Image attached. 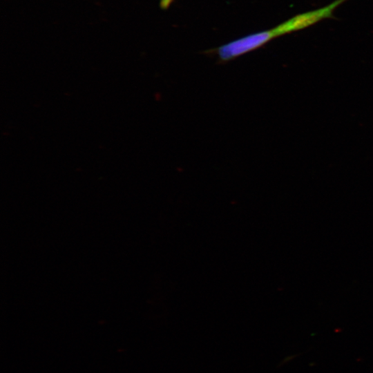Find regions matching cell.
Returning a JSON list of instances; mask_svg holds the SVG:
<instances>
[{
  "label": "cell",
  "mask_w": 373,
  "mask_h": 373,
  "mask_svg": "<svg viewBox=\"0 0 373 373\" xmlns=\"http://www.w3.org/2000/svg\"><path fill=\"white\" fill-rule=\"evenodd\" d=\"M318 21L314 11L296 15L279 25L261 32L233 40L215 49L220 62H227L256 50L281 35L305 28Z\"/></svg>",
  "instance_id": "obj_1"
},
{
  "label": "cell",
  "mask_w": 373,
  "mask_h": 373,
  "mask_svg": "<svg viewBox=\"0 0 373 373\" xmlns=\"http://www.w3.org/2000/svg\"><path fill=\"white\" fill-rule=\"evenodd\" d=\"M173 1V0H160V6L162 10H166Z\"/></svg>",
  "instance_id": "obj_2"
}]
</instances>
